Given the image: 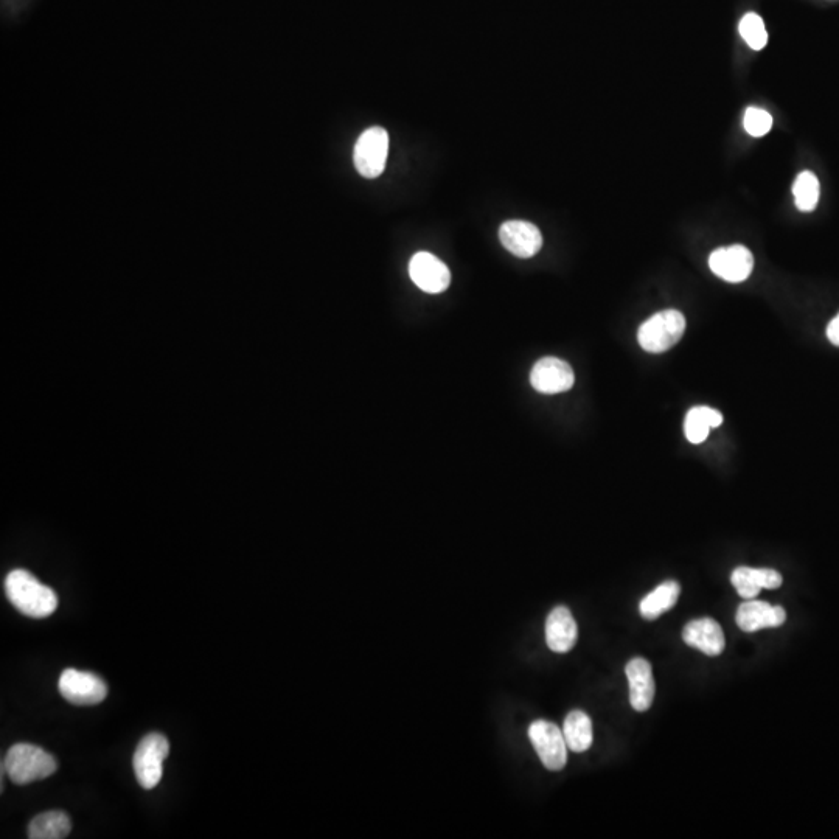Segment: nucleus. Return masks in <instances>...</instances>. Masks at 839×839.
Returning <instances> with one entry per match:
<instances>
[{
	"mask_svg": "<svg viewBox=\"0 0 839 839\" xmlns=\"http://www.w3.org/2000/svg\"><path fill=\"white\" fill-rule=\"evenodd\" d=\"M5 592L16 610L33 619L49 617L58 608L56 592L42 585L35 575L24 569H16L8 574L5 578Z\"/></svg>",
	"mask_w": 839,
	"mask_h": 839,
	"instance_id": "obj_1",
	"label": "nucleus"
},
{
	"mask_svg": "<svg viewBox=\"0 0 839 839\" xmlns=\"http://www.w3.org/2000/svg\"><path fill=\"white\" fill-rule=\"evenodd\" d=\"M4 774L14 784L28 785L52 776L58 770V762L50 752L30 743H18L8 749L4 762Z\"/></svg>",
	"mask_w": 839,
	"mask_h": 839,
	"instance_id": "obj_2",
	"label": "nucleus"
},
{
	"mask_svg": "<svg viewBox=\"0 0 839 839\" xmlns=\"http://www.w3.org/2000/svg\"><path fill=\"white\" fill-rule=\"evenodd\" d=\"M686 331V317L676 310H665L650 317L638 331V341L648 353H664L678 344Z\"/></svg>",
	"mask_w": 839,
	"mask_h": 839,
	"instance_id": "obj_3",
	"label": "nucleus"
},
{
	"mask_svg": "<svg viewBox=\"0 0 839 839\" xmlns=\"http://www.w3.org/2000/svg\"><path fill=\"white\" fill-rule=\"evenodd\" d=\"M170 754V743L165 735L151 732L143 737L134 752L133 766L137 782L145 790H153L164 776V762Z\"/></svg>",
	"mask_w": 839,
	"mask_h": 839,
	"instance_id": "obj_4",
	"label": "nucleus"
},
{
	"mask_svg": "<svg viewBox=\"0 0 839 839\" xmlns=\"http://www.w3.org/2000/svg\"><path fill=\"white\" fill-rule=\"evenodd\" d=\"M389 153V134L380 126L366 129L355 145L356 170L364 178L375 179L383 175Z\"/></svg>",
	"mask_w": 839,
	"mask_h": 839,
	"instance_id": "obj_5",
	"label": "nucleus"
},
{
	"mask_svg": "<svg viewBox=\"0 0 839 839\" xmlns=\"http://www.w3.org/2000/svg\"><path fill=\"white\" fill-rule=\"evenodd\" d=\"M530 742L547 770L560 771L568 762V745L563 731L551 721H533L529 728Z\"/></svg>",
	"mask_w": 839,
	"mask_h": 839,
	"instance_id": "obj_6",
	"label": "nucleus"
},
{
	"mask_svg": "<svg viewBox=\"0 0 839 839\" xmlns=\"http://www.w3.org/2000/svg\"><path fill=\"white\" fill-rule=\"evenodd\" d=\"M58 687L64 700L75 706H95L108 695V686L100 676L75 669L64 670Z\"/></svg>",
	"mask_w": 839,
	"mask_h": 839,
	"instance_id": "obj_7",
	"label": "nucleus"
},
{
	"mask_svg": "<svg viewBox=\"0 0 839 839\" xmlns=\"http://www.w3.org/2000/svg\"><path fill=\"white\" fill-rule=\"evenodd\" d=\"M574 381L572 367L563 359L552 358V356L540 359L530 373V383L540 394H563L572 389Z\"/></svg>",
	"mask_w": 839,
	"mask_h": 839,
	"instance_id": "obj_8",
	"label": "nucleus"
},
{
	"mask_svg": "<svg viewBox=\"0 0 839 839\" xmlns=\"http://www.w3.org/2000/svg\"><path fill=\"white\" fill-rule=\"evenodd\" d=\"M709 266L715 276L729 283L745 282L751 276L754 268V257L751 251L742 244H734L729 248H720L712 252Z\"/></svg>",
	"mask_w": 839,
	"mask_h": 839,
	"instance_id": "obj_9",
	"label": "nucleus"
},
{
	"mask_svg": "<svg viewBox=\"0 0 839 839\" xmlns=\"http://www.w3.org/2000/svg\"><path fill=\"white\" fill-rule=\"evenodd\" d=\"M409 276L418 288L429 294L443 293L451 283L448 266L429 252H418L412 257Z\"/></svg>",
	"mask_w": 839,
	"mask_h": 839,
	"instance_id": "obj_10",
	"label": "nucleus"
},
{
	"mask_svg": "<svg viewBox=\"0 0 839 839\" xmlns=\"http://www.w3.org/2000/svg\"><path fill=\"white\" fill-rule=\"evenodd\" d=\"M499 240L507 251L519 258H530L543 248V235L529 221H505L499 229Z\"/></svg>",
	"mask_w": 839,
	"mask_h": 839,
	"instance_id": "obj_11",
	"label": "nucleus"
},
{
	"mask_svg": "<svg viewBox=\"0 0 839 839\" xmlns=\"http://www.w3.org/2000/svg\"><path fill=\"white\" fill-rule=\"evenodd\" d=\"M787 619L782 606H773L760 600H748L742 603L735 614V622L745 633H756L763 628L782 627Z\"/></svg>",
	"mask_w": 839,
	"mask_h": 839,
	"instance_id": "obj_12",
	"label": "nucleus"
},
{
	"mask_svg": "<svg viewBox=\"0 0 839 839\" xmlns=\"http://www.w3.org/2000/svg\"><path fill=\"white\" fill-rule=\"evenodd\" d=\"M630 683V703L634 711L645 712L655 700V678L652 664L644 658H634L625 667Z\"/></svg>",
	"mask_w": 839,
	"mask_h": 839,
	"instance_id": "obj_13",
	"label": "nucleus"
},
{
	"mask_svg": "<svg viewBox=\"0 0 839 839\" xmlns=\"http://www.w3.org/2000/svg\"><path fill=\"white\" fill-rule=\"evenodd\" d=\"M683 639L687 645L697 648L707 656H720L725 650V633L718 622L709 617L692 620L683 631Z\"/></svg>",
	"mask_w": 839,
	"mask_h": 839,
	"instance_id": "obj_14",
	"label": "nucleus"
},
{
	"mask_svg": "<svg viewBox=\"0 0 839 839\" xmlns=\"http://www.w3.org/2000/svg\"><path fill=\"white\" fill-rule=\"evenodd\" d=\"M577 624L566 606H557L547 617L546 641L552 652H571L577 642Z\"/></svg>",
	"mask_w": 839,
	"mask_h": 839,
	"instance_id": "obj_15",
	"label": "nucleus"
},
{
	"mask_svg": "<svg viewBox=\"0 0 839 839\" xmlns=\"http://www.w3.org/2000/svg\"><path fill=\"white\" fill-rule=\"evenodd\" d=\"M731 582L745 600L759 596L762 588L777 589L784 583V578L774 569H752L742 566L735 569L731 575Z\"/></svg>",
	"mask_w": 839,
	"mask_h": 839,
	"instance_id": "obj_16",
	"label": "nucleus"
},
{
	"mask_svg": "<svg viewBox=\"0 0 839 839\" xmlns=\"http://www.w3.org/2000/svg\"><path fill=\"white\" fill-rule=\"evenodd\" d=\"M72 832V821L64 812H47L36 816L28 826V838L63 839Z\"/></svg>",
	"mask_w": 839,
	"mask_h": 839,
	"instance_id": "obj_17",
	"label": "nucleus"
},
{
	"mask_svg": "<svg viewBox=\"0 0 839 839\" xmlns=\"http://www.w3.org/2000/svg\"><path fill=\"white\" fill-rule=\"evenodd\" d=\"M681 586L676 582H664L655 591L650 592L641 602V616L645 620L658 619L662 614L672 610L678 602Z\"/></svg>",
	"mask_w": 839,
	"mask_h": 839,
	"instance_id": "obj_18",
	"label": "nucleus"
},
{
	"mask_svg": "<svg viewBox=\"0 0 839 839\" xmlns=\"http://www.w3.org/2000/svg\"><path fill=\"white\" fill-rule=\"evenodd\" d=\"M564 740L571 751L585 752L592 745V721L585 712L572 711L563 725Z\"/></svg>",
	"mask_w": 839,
	"mask_h": 839,
	"instance_id": "obj_19",
	"label": "nucleus"
},
{
	"mask_svg": "<svg viewBox=\"0 0 839 839\" xmlns=\"http://www.w3.org/2000/svg\"><path fill=\"white\" fill-rule=\"evenodd\" d=\"M819 192H821V185H819L815 173H812V171H802L793 185L796 207L801 212H813L816 206H818Z\"/></svg>",
	"mask_w": 839,
	"mask_h": 839,
	"instance_id": "obj_20",
	"label": "nucleus"
},
{
	"mask_svg": "<svg viewBox=\"0 0 839 839\" xmlns=\"http://www.w3.org/2000/svg\"><path fill=\"white\" fill-rule=\"evenodd\" d=\"M740 35L752 50H762L768 42V32L759 14L748 13L740 22Z\"/></svg>",
	"mask_w": 839,
	"mask_h": 839,
	"instance_id": "obj_21",
	"label": "nucleus"
},
{
	"mask_svg": "<svg viewBox=\"0 0 839 839\" xmlns=\"http://www.w3.org/2000/svg\"><path fill=\"white\" fill-rule=\"evenodd\" d=\"M746 133L752 137H763L770 133L773 126V117L770 112L760 108H748L743 117Z\"/></svg>",
	"mask_w": 839,
	"mask_h": 839,
	"instance_id": "obj_22",
	"label": "nucleus"
},
{
	"mask_svg": "<svg viewBox=\"0 0 839 839\" xmlns=\"http://www.w3.org/2000/svg\"><path fill=\"white\" fill-rule=\"evenodd\" d=\"M711 426L707 425L703 415L700 414L698 408H692L686 415V422H684V431H686L687 440L693 445L703 443L709 437Z\"/></svg>",
	"mask_w": 839,
	"mask_h": 839,
	"instance_id": "obj_23",
	"label": "nucleus"
},
{
	"mask_svg": "<svg viewBox=\"0 0 839 839\" xmlns=\"http://www.w3.org/2000/svg\"><path fill=\"white\" fill-rule=\"evenodd\" d=\"M698 411H700L707 425L711 426V428H718L723 423V415L715 411V409L707 408V406H698Z\"/></svg>",
	"mask_w": 839,
	"mask_h": 839,
	"instance_id": "obj_24",
	"label": "nucleus"
},
{
	"mask_svg": "<svg viewBox=\"0 0 839 839\" xmlns=\"http://www.w3.org/2000/svg\"><path fill=\"white\" fill-rule=\"evenodd\" d=\"M827 338L833 345L839 347V314L830 321L829 327H827Z\"/></svg>",
	"mask_w": 839,
	"mask_h": 839,
	"instance_id": "obj_25",
	"label": "nucleus"
}]
</instances>
